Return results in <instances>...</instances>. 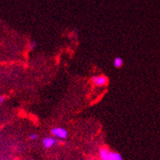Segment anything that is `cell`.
<instances>
[{"mask_svg":"<svg viewBox=\"0 0 160 160\" xmlns=\"http://www.w3.org/2000/svg\"><path fill=\"white\" fill-rule=\"evenodd\" d=\"M123 64H124L123 59H122L121 57H120V56L116 57L114 59V60H113V64H114V66L116 67V68H117V69L121 68L122 65H123Z\"/></svg>","mask_w":160,"mask_h":160,"instance_id":"5","label":"cell"},{"mask_svg":"<svg viewBox=\"0 0 160 160\" xmlns=\"http://www.w3.org/2000/svg\"><path fill=\"white\" fill-rule=\"evenodd\" d=\"M51 132L55 137L59 138V139H66L68 136V131L63 127H53Z\"/></svg>","mask_w":160,"mask_h":160,"instance_id":"2","label":"cell"},{"mask_svg":"<svg viewBox=\"0 0 160 160\" xmlns=\"http://www.w3.org/2000/svg\"><path fill=\"white\" fill-rule=\"evenodd\" d=\"M36 46H37V42H36L35 41H31L29 44V50L32 51V50H33V49L35 48Z\"/></svg>","mask_w":160,"mask_h":160,"instance_id":"6","label":"cell"},{"mask_svg":"<svg viewBox=\"0 0 160 160\" xmlns=\"http://www.w3.org/2000/svg\"><path fill=\"white\" fill-rule=\"evenodd\" d=\"M5 100H6L5 96H0V104H2V103L4 102Z\"/></svg>","mask_w":160,"mask_h":160,"instance_id":"8","label":"cell"},{"mask_svg":"<svg viewBox=\"0 0 160 160\" xmlns=\"http://www.w3.org/2000/svg\"><path fill=\"white\" fill-rule=\"evenodd\" d=\"M99 156L102 160H123L120 153L111 151L107 148H102L99 150Z\"/></svg>","mask_w":160,"mask_h":160,"instance_id":"1","label":"cell"},{"mask_svg":"<svg viewBox=\"0 0 160 160\" xmlns=\"http://www.w3.org/2000/svg\"><path fill=\"white\" fill-rule=\"evenodd\" d=\"M92 82H94V84L98 86V87H103V86L107 84L108 79L104 75L94 76L92 78Z\"/></svg>","mask_w":160,"mask_h":160,"instance_id":"3","label":"cell"},{"mask_svg":"<svg viewBox=\"0 0 160 160\" xmlns=\"http://www.w3.org/2000/svg\"><path fill=\"white\" fill-rule=\"evenodd\" d=\"M57 142V140L55 139L54 137H44L43 140H42V144H43V146L46 148V149H50L51 147H53L56 144Z\"/></svg>","mask_w":160,"mask_h":160,"instance_id":"4","label":"cell"},{"mask_svg":"<svg viewBox=\"0 0 160 160\" xmlns=\"http://www.w3.org/2000/svg\"><path fill=\"white\" fill-rule=\"evenodd\" d=\"M37 138H38V136H37V134H35V133H31L30 135H29V139L32 140H37Z\"/></svg>","mask_w":160,"mask_h":160,"instance_id":"7","label":"cell"}]
</instances>
